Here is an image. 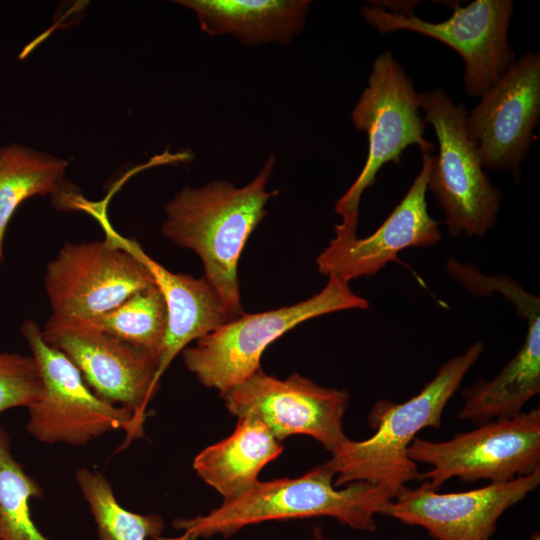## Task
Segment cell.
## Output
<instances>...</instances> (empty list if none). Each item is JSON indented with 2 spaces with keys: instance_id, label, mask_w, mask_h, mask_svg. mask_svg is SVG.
<instances>
[{
  "instance_id": "cell-1",
  "label": "cell",
  "mask_w": 540,
  "mask_h": 540,
  "mask_svg": "<svg viewBox=\"0 0 540 540\" xmlns=\"http://www.w3.org/2000/svg\"><path fill=\"white\" fill-rule=\"evenodd\" d=\"M275 159L270 155L259 173L242 187L226 180L188 186L165 205L163 235L199 256L203 276L239 313L244 311L238 262L249 236L267 214L268 200L277 194L266 190Z\"/></svg>"
},
{
  "instance_id": "cell-2",
  "label": "cell",
  "mask_w": 540,
  "mask_h": 540,
  "mask_svg": "<svg viewBox=\"0 0 540 540\" xmlns=\"http://www.w3.org/2000/svg\"><path fill=\"white\" fill-rule=\"evenodd\" d=\"M325 463L296 478L258 481L243 494L223 500L205 515L176 519L181 534L157 540H198L213 535L232 536L242 528L265 521L328 516L353 529L374 531L375 516L392 499L382 486L356 481L339 489Z\"/></svg>"
},
{
  "instance_id": "cell-3",
  "label": "cell",
  "mask_w": 540,
  "mask_h": 540,
  "mask_svg": "<svg viewBox=\"0 0 540 540\" xmlns=\"http://www.w3.org/2000/svg\"><path fill=\"white\" fill-rule=\"evenodd\" d=\"M483 349V342L477 341L447 360L420 392L405 402L378 401L369 415L374 434L361 441L348 438L325 462L335 474L334 486L365 481L382 486L393 498L408 482L420 479L417 463L408 456L409 445L422 429L441 427L446 405Z\"/></svg>"
},
{
  "instance_id": "cell-4",
  "label": "cell",
  "mask_w": 540,
  "mask_h": 540,
  "mask_svg": "<svg viewBox=\"0 0 540 540\" xmlns=\"http://www.w3.org/2000/svg\"><path fill=\"white\" fill-rule=\"evenodd\" d=\"M73 209L91 214L105 238L64 244L47 266L44 286L53 315L86 321L115 309L156 282L146 265L116 239L105 203L78 195Z\"/></svg>"
},
{
  "instance_id": "cell-5",
  "label": "cell",
  "mask_w": 540,
  "mask_h": 540,
  "mask_svg": "<svg viewBox=\"0 0 540 540\" xmlns=\"http://www.w3.org/2000/svg\"><path fill=\"white\" fill-rule=\"evenodd\" d=\"M418 94L402 66L390 51L373 62L368 86L351 113L353 126L368 136V155L359 176L336 202L341 223L335 237L357 236L359 205L385 164H400L402 152L417 145L421 153H431L435 145L424 138L425 120L419 112Z\"/></svg>"
},
{
  "instance_id": "cell-6",
  "label": "cell",
  "mask_w": 540,
  "mask_h": 540,
  "mask_svg": "<svg viewBox=\"0 0 540 540\" xmlns=\"http://www.w3.org/2000/svg\"><path fill=\"white\" fill-rule=\"evenodd\" d=\"M369 307L340 279L328 277L325 287L291 306L260 313H243L203 336L182 351L186 368L201 384L220 393L242 382L261 368L265 349L299 324L332 312Z\"/></svg>"
},
{
  "instance_id": "cell-7",
  "label": "cell",
  "mask_w": 540,
  "mask_h": 540,
  "mask_svg": "<svg viewBox=\"0 0 540 540\" xmlns=\"http://www.w3.org/2000/svg\"><path fill=\"white\" fill-rule=\"evenodd\" d=\"M425 122L435 131L439 151L433 156L428 189L437 199L450 234L483 236L497 219L503 193L492 185L466 129L467 111L442 89L418 94Z\"/></svg>"
},
{
  "instance_id": "cell-8",
  "label": "cell",
  "mask_w": 540,
  "mask_h": 540,
  "mask_svg": "<svg viewBox=\"0 0 540 540\" xmlns=\"http://www.w3.org/2000/svg\"><path fill=\"white\" fill-rule=\"evenodd\" d=\"M42 381L39 398L29 408L27 431L46 444L82 446L112 430L126 432V445L143 435L134 413L98 397L80 371L42 337L33 320L21 326Z\"/></svg>"
},
{
  "instance_id": "cell-9",
  "label": "cell",
  "mask_w": 540,
  "mask_h": 540,
  "mask_svg": "<svg viewBox=\"0 0 540 540\" xmlns=\"http://www.w3.org/2000/svg\"><path fill=\"white\" fill-rule=\"evenodd\" d=\"M415 463L431 469L420 479L438 490L458 477L464 482H507L540 469V408L435 442L416 437L408 448Z\"/></svg>"
},
{
  "instance_id": "cell-10",
  "label": "cell",
  "mask_w": 540,
  "mask_h": 540,
  "mask_svg": "<svg viewBox=\"0 0 540 540\" xmlns=\"http://www.w3.org/2000/svg\"><path fill=\"white\" fill-rule=\"evenodd\" d=\"M220 396L230 413L256 417L280 442L304 434L333 453L348 439L343 417L350 396L345 389L325 388L297 373L279 379L260 368Z\"/></svg>"
},
{
  "instance_id": "cell-11",
  "label": "cell",
  "mask_w": 540,
  "mask_h": 540,
  "mask_svg": "<svg viewBox=\"0 0 540 540\" xmlns=\"http://www.w3.org/2000/svg\"><path fill=\"white\" fill-rule=\"evenodd\" d=\"M50 346L64 353L101 399L134 413L143 427L159 385L158 358L82 320L51 314L42 329Z\"/></svg>"
},
{
  "instance_id": "cell-12",
  "label": "cell",
  "mask_w": 540,
  "mask_h": 540,
  "mask_svg": "<svg viewBox=\"0 0 540 540\" xmlns=\"http://www.w3.org/2000/svg\"><path fill=\"white\" fill-rule=\"evenodd\" d=\"M513 11L511 0H476L465 7L455 5L451 17L437 23L414 14H393L373 4L362 8V16L382 34L413 31L451 47L464 61L467 94L477 97L514 62L515 53L508 42Z\"/></svg>"
},
{
  "instance_id": "cell-13",
  "label": "cell",
  "mask_w": 540,
  "mask_h": 540,
  "mask_svg": "<svg viewBox=\"0 0 540 540\" xmlns=\"http://www.w3.org/2000/svg\"><path fill=\"white\" fill-rule=\"evenodd\" d=\"M540 118V54L514 61L467 113L466 129L485 169L518 179Z\"/></svg>"
},
{
  "instance_id": "cell-14",
  "label": "cell",
  "mask_w": 540,
  "mask_h": 540,
  "mask_svg": "<svg viewBox=\"0 0 540 540\" xmlns=\"http://www.w3.org/2000/svg\"><path fill=\"white\" fill-rule=\"evenodd\" d=\"M539 483L540 469L463 492L439 493L424 481L416 488H400L379 514L420 526L436 540H490L501 515L525 499Z\"/></svg>"
},
{
  "instance_id": "cell-15",
  "label": "cell",
  "mask_w": 540,
  "mask_h": 540,
  "mask_svg": "<svg viewBox=\"0 0 540 540\" xmlns=\"http://www.w3.org/2000/svg\"><path fill=\"white\" fill-rule=\"evenodd\" d=\"M432 156L422 153V167L409 190L390 215L365 237L330 240L318 255V272L349 284L351 280L372 276L410 247H429L441 239L439 224L428 213L426 193Z\"/></svg>"
},
{
  "instance_id": "cell-16",
  "label": "cell",
  "mask_w": 540,
  "mask_h": 540,
  "mask_svg": "<svg viewBox=\"0 0 540 540\" xmlns=\"http://www.w3.org/2000/svg\"><path fill=\"white\" fill-rule=\"evenodd\" d=\"M502 295L526 321L527 332L516 355L498 375L489 381L480 379L462 392L464 404L458 417L476 425L517 416L540 391L539 297L514 281L504 288Z\"/></svg>"
},
{
  "instance_id": "cell-17",
  "label": "cell",
  "mask_w": 540,
  "mask_h": 540,
  "mask_svg": "<svg viewBox=\"0 0 540 540\" xmlns=\"http://www.w3.org/2000/svg\"><path fill=\"white\" fill-rule=\"evenodd\" d=\"M119 243L138 257L152 273L167 308V330L159 353L157 379L188 344L233 321L243 313L233 310L202 276L173 273L155 261L139 244L120 235Z\"/></svg>"
},
{
  "instance_id": "cell-18",
  "label": "cell",
  "mask_w": 540,
  "mask_h": 540,
  "mask_svg": "<svg viewBox=\"0 0 540 540\" xmlns=\"http://www.w3.org/2000/svg\"><path fill=\"white\" fill-rule=\"evenodd\" d=\"M209 36L230 35L246 46L287 45L305 26L309 0H179Z\"/></svg>"
},
{
  "instance_id": "cell-19",
  "label": "cell",
  "mask_w": 540,
  "mask_h": 540,
  "mask_svg": "<svg viewBox=\"0 0 540 540\" xmlns=\"http://www.w3.org/2000/svg\"><path fill=\"white\" fill-rule=\"evenodd\" d=\"M284 450L267 426L253 416L239 417L232 434L203 449L194 459L198 476L224 500L252 488L260 471Z\"/></svg>"
},
{
  "instance_id": "cell-20",
  "label": "cell",
  "mask_w": 540,
  "mask_h": 540,
  "mask_svg": "<svg viewBox=\"0 0 540 540\" xmlns=\"http://www.w3.org/2000/svg\"><path fill=\"white\" fill-rule=\"evenodd\" d=\"M68 162L18 143L0 146V263L8 223L34 196H60Z\"/></svg>"
},
{
  "instance_id": "cell-21",
  "label": "cell",
  "mask_w": 540,
  "mask_h": 540,
  "mask_svg": "<svg viewBox=\"0 0 540 540\" xmlns=\"http://www.w3.org/2000/svg\"><path fill=\"white\" fill-rule=\"evenodd\" d=\"M83 321V320H82ZM88 324L159 358L167 330V308L157 285L140 290Z\"/></svg>"
},
{
  "instance_id": "cell-22",
  "label": "cell",
  "mask_w": 540,
  "mask_h": 540,
  "mask_svg": "<svg viewBox=\"0 0 540 540\" xmlns=\"http://www.w3.org/2000/svg\"><path fill=\"white\" fill-rule=\"evenodd\" d=\"M76 482L97 525L99 540L158 539L164 521L157 514H137L123 508L105 476L86 468L75 473Z\"/></svg>"
},
{
  "instance_id": "cell-23",
  "label": "cell",
  "mask_w": 540,
  "mask_h": 540,
  "mask_svg": "<svg viewBox=\"0 0 540 540\" xmlns=\"http://www.w3.org/2000/svg\"><path fill=\"white\" fill-rule=\"evenodd\" d=\"M43 489L12 454L9 435L0 426V540H47L34 524L30 499Z\"/></svg>"
},
{
  "instance_id": "cell-24",
  "label": "cell",
  "mask_w": 540,
  "mask_h": 540,
  "mask_svg": "<svg viewBox=\"0 0 540 540\" xmlns=\"http://www.w3.org/2000/svg\"><path fill=\"white\" fill-rule=\"evenodd\" d=\"M41 390L40 373L32 355L0 353V414L11 408H29Z\"/></svg>"
},
{
  "instance_id": "cell-25",
  "label": "cell",
  "mask_w": 540,
  "mask_h": 540,
  "mask_svg": "<svg viewBox=\"0 0 540 540\" xmlns=\"http://www.w3.org/2000/svg\"><path fill=\"white\" fill-rule=\"evenodd\" d=\"M315 536L317 540H323L320 529L315 530Z\"/></svg>"
},
{
  "instance_id": "cell-26",
  "label": "cell",
  "mask_w": 540,
  "mask_h": 540,
  "mask_svg": "<svg viewBox=\"0 0 540 540\" xmlns=\"http://www.w3.org/2000/svg\"><path fill=\"white\" fill-rule=\"evenodd\" d=\"M531 540H540V535H539V533H538V532H537V533H534V534L532 535V537H531Z\"/></svg>"
}]
</instances>
